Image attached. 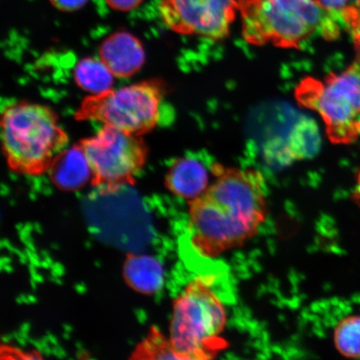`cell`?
I'll return each instance as SVG.
<instances>
[{"instance_id": "6da1fadb", "label": "cell", "mask_w": 360, "mask_h": 360, "mask_svg": "<svg viewBox=\"0 0 360 360\" xmlns=\"http://www.w3.org/2000/svg\"><path fill=\"white\" fill-rule=\"evenodd\" d=\"M214 180L188 202V240L206 258L245 245L268 216L266 186L258 170L211 165Z\"/></svg>"}, {"instance_id": "7a4b0ae2", "label": "cell", "mask_w": 360, "mask_h": 360, "mask_svg": "<svg viewBox=\"0 0 360 360\" xmlns=\"http://www.w3.org/2000/svg\"><path fill=\"white\" fill-rule=\"evenodd\" d=\"M245 41L264 46L300 49L314 36L339 38L338 13L315 0H238Z\"/></svg>"}, {"instance_id": "3957f363", "label": "cell", "mask_w": 360, "mask_h": 360, "mask_svg": "<svg viewBox=\"0 0 360 360\" xmlns=\"http://www.w3.org/2000/svg\"><path fill=\"white\" fill-rule=\"evenodd\" d=\"M1 138L11 169L32 176L48 172L69 143L52 110L27 102L15 103L4 110Z\"/></svg>"}, {"instance_id": "277c9868", "label": "cell", "mask_w": 360, "mask_h": 360, "mask_svg": "<svg viewBox=\"0 0 360 360\" xmlns=\"http://www.w3.org/2000/svg\"><path fill=\"white\" fill-rule=\"evenodd\" d=\"M212 286L210 276L197 277L174 300L169 340L182 359H212L227 346V310Z\"/></svg>"}, {"instance_id": "5b68a950", "label": "cell", "mask_w": 360, "mask_h": 360, "mask_svg": "<svg viewBox=\"0 0 360 360\" xmlns=\"http://www.w3.org/2000/svg\"><path fill=\"white\" fill-rule=\"evenodd\" d=\"M301 106L318 112L332 143L348 145L360 136V53L347 69L323 79L307 77L296 87Z\"/></svg>"}, {"instance_id": "8992f818", "label": "cell", "mask_w": 360, "mask_h": 360, "mask_svg": "<svg viewBox=\"0 0 360 360\" xmlns=\"http://www.w3.org/2000/svg\"><path fill=\"white\" fill-rule=\"evenodd\" d=\"M162 88L154 81L90 96L76 112L80 120H96L103 125L141 136L158 124L160 115Z\"/></svg>"}, {"instance_id": "52a82bcc", "label": "cell", "mask_w": 360, "mask_h": 360, "mask_svg": "<svg viewBox=\"0 0 360 360\" xmlns=\"http://www.w3.org/2000/svg\"><path fill=\"white\" fill-rule=\"evenodd\" d=\"M79 145L91 166L94 186L133 184L147 159V147L141 136L110 126L103 125Z\"/></svg>"}, {"instance_id": "ba28073f", "label": "cell", "mask_w": 360, "mask_h": 360, "mask_svg": "<svg viewBox=\"0 0 360 360\" xmlns=\"http://www.w3.org/2000/svg\"><path fill=\"white\" fill-rule=\"evenodd\" d=\"M162 21L173 32L211 40L227 37L238 11L237 0H160Z\"/></svg>"}, {"instance_id": "9c48e42d", "label": "cell", "mask_w": 360, "mask_h": 360, "mask_svg": "<svg viewBox=\"0 0 360 360\" xmlns=\"http://www.w3.org/2000/svg\"><path fill=\"white\" fill-rule=\"evenodd\" d=\"M100 58L115 77L126 78L136 74L146 61V53L134 35L120 31L103 40Z\"/></svg>"}, {"instance_id": "30bf717a", "label": "cell", "mask_w": 360, "mask_h": 360, "mask_svg": "<svg viewBox=\"0 0 360 360\" xmlns=\"http://www.w3.org/2000/svg\"><path fill=\"white\" fill-rule=\"evenodd\" d=\"M210 174L202 162L193 156L183 157L175 161L166 175L168 190L188 202L197 199L210 186Z\"/></svg>"}, {"instance_id": "8fae6325", "label": "cell", "mask_w": 360, "mask_h": 360, "mask_svg": "<svg viewBox=\"0 0 360 360\" xmlns=\"http://www.w3.org/2000/svg\"><path fill=\"white\" fill-rule=\"evenodd\" d=\"M48 172L53 183L64 191L79 190L93 181L91 166L80 145L67 147L53 160Z\"/></svg>"}, {"instance_id": "7c38bea8", "label": "cell", "mask_w": 360, "mask_h": 360, "mask_svg": "<svg viewBox=\"0 0 360 360\" xmlns=\"http://www.w3.org/2000/svg\"><path fill=\"white\" fill-rule=\"evenodd\" d=\"M129 285L143 294H153L164 283V270L157 259L147 255H129L124 264Z\"/></svg>"}, {"instance_id": "4fadbf2b", "label": "cell", "mask_w": 360, "mask_h": 360, "mask_svg": "<svg viewBox=\"0 0 360 360\" xmlns=\"http://www.w3.org/2000/svg\"><path fill=\"white\" fill-rule=\"evenodd\" d=\"M115 77L101 58H84L75 68V82L91 96L110 91L114 85Z\"/></svg>"}, {"instance_id": "5bb4252c", "label": "cell", "mask_w": 360, "mask_h": 360, "mask_svg": "<svg viewBox=\"0 0 360 360\" xmlns=\"http://www.w3.org/2000/svg\"><path fill=\"white\" fill-rule=\"evenodd\" d=\"M334 342L336 349L344 356L360 358V315H351L338 323Z\"/></svg>"}, {"instance_id": "9a60e30c", "label": "cell", "mask_w": 360, "mask_h": 360, "mask_svg": "<svg viewBox=\"0 0 360 360\" xmlns=\"http://www.w3.org/2000/svg\"><path fill=\"white\" fill-rule=\"evenodd\" d=\"M134 359H182L172 343L163 334L152 328L150 334L134 350Z\"/></svg>"}, {"instance_id": "2e32d148", "label": "cell", "mask_w": 360, "mask_h": 360, "mask_svg": "<svg viewBox=\"0 0 360 360\" xmlns=\"http://www.w3.org/2000/svg\"><path fill=\"white\" fill-rule=\"evenodd\" d=\"M341 19L352 36L355 47L360 53V0L346 6L341 12Z\"/></svg>"}, {"instance_id": "e0dca14e", "label": "cell", "mask_w": 360, "mask_h": 360, "mask_svg": "<svg viewBox=\"0 0 360 360\" xmlns=\"http://www.w3.org/2000/svg\"><path fill=\"white\" fill-rule=\"evenodd\" d=\"M52 6L63 12H74L80 10L88 0H49Z\"/></svg>"}, {"instance_id": "ac0fdd59", "label": "cell", "mask_w": 360, "mask_h": 360, "mask_svg": "<svg viewBox=\"0 0 360 360\" xmlns=\"http://www.w3.org/2000/svg\"><path fill=\"white\" fill-rule=\"evenodd\" d=\"M105 2L112 10L128 12L137 8L143 0H105Z\"/></svg>"}, {"instance_id": "d6986e66", "label": "cell", "mask_w": 360, "mask_h": 360, "mask_svg": "<svg viewBox=\"0 0 360 360\" xmlns=\"http://www.w3.org/2000/svg\"><path fill=\"white\" fill-rule=\"evenodd\" d=\"M315 1L326 8V10L340 13L341 15V12L347 6L349 0H315Z\"/></svg>"}, {"instance_id": "ffe728a7", "label": "cell", "mask_w": 360, "mask_h": 360, "mask_svg": "<svg viewBox=\"0 0 360 360\" xmlns=\"http://www.w3.org/2000/svg\"><path fill=\"white\" fill-rule=\"evenodd\" d=\"M354 200L359 206L360 208V172L358 175L356 187L354 191Z\"/></svg>"}]
</instances>
